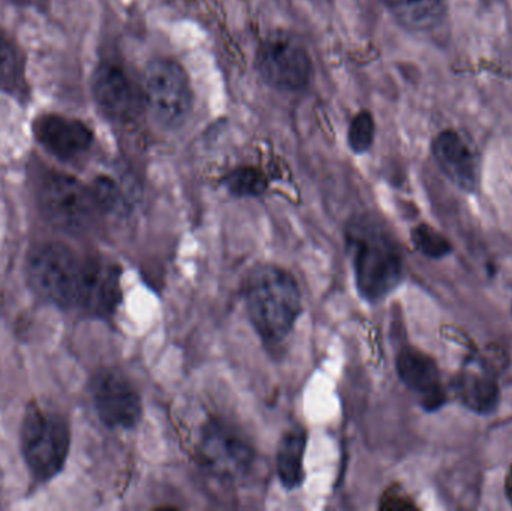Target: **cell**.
<instances>
[{
  "mask_svg": "<svg viewBox=\"0 0 512 511\" xmlns=\"http://www.w3.org/2000/svg\"><path fill=\"white\" fill-rule=\"evenodd\" d=\"M245 303L252 326L268 344L282 342L303 311L300 287L294 276L273 264H259L248 273Z\"/></svg>",
  "mask_w": 512,
  "mask_h": 511,
  "instance_id": "1",
  "label": "cell"
},
{
  "mask_svg": "<svg viewBox=\"0 0 512 511\" xmlns=\"http://www.w3.org/2000/svg\"><path fill=\"white\" fill-rule=\"evenodd\" d=\"M345 237L361 296L369 302L384 299L402 279V257L396 243L369 216L352 219Z\"/></svg>",
  "mask_w": 512,
  "mask_h": 511,
  "instance_id": "2",
  "label": "cell"
},
{
  "mask_svg": "<svg viewBox=\"0 0 512 511\" xmlns=\"http://www.w3.org/2000/svg\"><path fill=\"white\" fill-rule=\"evenodd\" d=\"M24 461L38 482L54 479L65 467L71 446L68 423L53 411L32 405L21 428Z\"/></svg>",
  "mask_w": 512,
  "mask_h": 511,
  "instance_id": "3",
  "label": "cell"
},
{
  "mask_svg": "<svg viewBox=\"0 0 512 511\" xmlns=\"http://www.w3.org/2000/svg\"><path fill=\"white\" fill-rule=\"evenodd\" d=\"M144 98L153 119L164 129L185 125L194 105L188 74L170 59L153 60L147 66Z\"/></svg>",
  "mask_w": 512,
  "mask_h": 511,
  "instance_id": "4",
  "label": "cell"
},
{
  "mask_svg": "<svg viewBox=\"0 0 512 511\" xmlns=\"http://www.w3.org/2000/svg\"><path fill=\"white\" fill-rule=\"evenodd\" d=\"M83 263L62 243L36 246L29 258V278L39 296L60 308L77 306Z\"/></svg>",
  "mask_w": 512,
  "mask_h": 511,
  "instance_id": "5",
  "label": "cell"
},
{
  "mask_svg": "<svg viewBox=\"0 0 512 511\" xmlns=\"http://www.w3.org/2000/svg\"><path fill=\"white\" fill-rule=\"evenodd\" d=\"M42 212L50 224L68 233L87 230L99 206L95 194L68 174L45 177L39 191Z\"/></svg>",
  "mask_w": 512,
  "mask_h": 511,
  "instance_id": "6",
  "label": "cell"
},
{
  "mask_svg": "<svg viewBox=\"0 0 512 511\" xmlns=\"http://www.w3.org/2000/svg\"><path fill=\"white\" fill-rule=\"evenodd\" d=\"M198 453L209 471L224 479L245 476L255 459L245 435L221 419L209 420L203 426Z\"/></svg>",
  "mask_w": 512,
  "mask_h": 511,
  "instance_id": "7",
  "label": "cell"
},
{
  "mask_svg": "<svg viewBox=\"0 0 512 511\" xmlns=\"http://www.w3.org/2000/svg\"><path fill=\"white\" fill-rule=\"evenodd\" d=\"M256 69L268 86L285 92L303 90L313 72L306 48L283 35L265 39L256 54Z\"/></svg>",
  "mask_w": 512,
  "mask_h": 511,
  "instance_id": "8",
  "label": "cell"
},
{
  "mask_svg": "<svg viewBox=\"0 0 512 511\" xmlns=\"http://www.w3.org/2000/svg\"><path fill=\"white\" fill-rule=\"evenodd\" d=\"M92 398L99 419L111 429H132L143 416L140 393L116 369L99 371L92 380Z\"/></svg>",
  "mask_w": 512,
  "mask_h": 511,
  "instance_id": "9",
  "label": "cell"
},
{
  "mask_svg": "<svg viewBox=\"0 0 512 511\" xmlns=\"http://www.w3.org/2000/svg\"><path fill=\"white\" fill-rule=\"evenodd\" d=\"M120 297L119 267L101 258L84 261L77 306L93 317H110L119 306Z\"/></svg>",
  "mask_w": 512,
  "mask_h": 511,
  "instance_id": "10",
  "label": "cell"
},
{
  "mask_svg": "<svg viewBox=\"0 0 512 511\" xmlns=\"http://www.w3.org/2000/svg\"><path fill=\"white\" fill-rule=\"evenodd\" d=\"M433 156L445 176L466 192L480 182V159L475 147L457 131H444L433 141Z\"/></svg>",
  "mask_w": 512,
  "mask_h": 511,
  "instance_id": "11",
  "label": "cell"
},
{
  "mask_svg": "<svg viewBox=\"0 0 512 511\" xmlns=\"http://www.w3.org/2000/svg\"><path fill=\"white\" fill-rule=\"evenodd\" d=\"M92 89L96 104L111 120L128 122L137 114V92L120 66L99 65L93 74Z\"/></svg>",
  "mask_w": 512,
  "mask_h": 511,
  "instance_id": "12",
  "label": "cell"
},
{
  "mask_svg": "<svg viewBox=\"0 0 512 511\" xmlns=\"http://www.w3.org/2000/svg\"><path fill=\"white\" fill-rule=\"evenodd\" d=\"M35 137L57 158H80L93 143V132L81 120L62 114H45L35 122Z\"/></svg>",
  "mask_w": 512,
  "mask_h": 511,
  "instance_id": "13",
  "label": "cell"
},
{
  "mask_svg": "<svg viewBox=\"0 0 512 511\" xmlns=\"http://www.w3.org/2000/svg\"><path fill=\"white\" fill-rule=\"evenodd\" d=\"M397 372L400 380L409 390L423 398L429 408L438 407L442 402V387L435 362L421 351L406 348L397 357Z\"/></svg>",
  "mask_w": 512,
  "mask_h": 511,
  "instance_id": "14",
  "label": "cell"
},
{
  "mask_svg": "<svg viewBox=\"0 0 512 511\" xmlns=\"http://www.w3.org/2000/svg\"><path fill=\"white\" fill-rule=\"evenodd\" d=\"M397 23L414 32L435 29L447 15L448 0H384Z\"/></svg>",
  "mask_w": 512,
  "mask_h": 511,
  "instance_id": "15",
  "label": "cell"
},
{
  "mask_svg": "<svg viewBox=\"0 0 512 511\" xmlns=\"http://www.w3.org/2000/svg\"><path fill=\"white\" fill-rule=\"evenodd\" d=\"M306 432L301 428L289 429L279 444L277 474L286 489H295L303 483V458L306 450Z\"/></svg>",
  "mask_w": 512,
  "mask_h": 511,
  "instance_id": "16",
  "label": "cell"
},
{
  "mask_svg": "<svg viewBox=\"0 0 512 511\" xmlns=\"http://www.w3.org/2000/svg\"><path fill=\"white\" fill-rule=\"evenodd\" d=\"M224 185L236 197H258L267 189L268 180L258 168L242 167L228 173Z\"/></svg>",
  "mask_w": 512,
  "mask_h": 511,
  "instance_id": "17",
  "label": "cell"
},
{
  "mask_svg": "<svg viewBox=\"0 0 512 511\" xmlns=\"http://www.w3.org/2000/svg\"><path fill=\"white\" fill-rule=\"evenodd\" d=\"M20 56L15 50L12 42L0 32V90L3 92H12L17 89L21 83Z\"/></svg>",
  "mask_w": 512,
  "mask_h": 511,
  "instance_id": "18",
  "label": "cell"
},
{
  "mask_svg": "<svg viewBox=\"0 0 512 511\" xmlns=\"http://www.w3.org/2000/svg\"><path fill=\"white\" fill-rule=\"evenodd\" d=\"M375 138V120L369 111L355 114L349 125L348 141L355 153H364L372 146Z\"/></svg>",
  "mask_w": 512,
  "mask_h": 511,
  "instance_id": "19",
  "label": "cell"
},
{
  "mask_svg": "<svg viewBox=\"0 0 512 511\" xmlns=\"http://www.w3.org/2000/svg\"><path fill=\"white\" fill-rule=\"evenodd\" d=\"M412 240H414L415 246L427 257H444L445 254L450 252V245H448L447 240L427 225H420V227L415 228L414 233H412Z\"/></svg>",
  "mask_w": 512,
  "mask_h": 511,
  "instance_id": "20",
  "label": "cell"
},
{
  "mask_svg": "<svg viewBox=\"0 0 512 511\" xmlns=\"http://www.w3.org/2000/svg\"><path fill=\"white\" fill-rule=\"evenodd\" d=\"M382 509L387 510H409L415 509L414 504L409 498H406L405 495L400 494H390L384 498V503H382Z\"/></svg>",
  "mask_w": 512,
  "mask_h": 511,
  "instance_id": "21",
  "label": "cell"
},
{
  "mask_svg": "<svg viewBox=\"0 0 512 511\" xmlns=\"http://www.w3.org/2000/svg\"><path fill=\"white\" fill-rule=\"evenodd\" d=\"M505 492H507L508 500L512 504V467L510 473H508L507 480H505Z\"/></svg>",
  "mask_w": 512,
  "mask_h": 511,
  "instance_id": "22",
  "label": "cell"
},
{
  "mask_svg": "<svg viewBox=\"0 0 512 511\" xmlns=\"http://www.w3.org/2000/svg\"><path fill=\"white\" fill-rule=\"evenodd\" d=\"M17 2H30V0H17Z\"/></svg>",
  "mask_w": 512,
  "mask_h": 511,
  "instance_id": "23",
  "label": "cell"
}]
</instances>
